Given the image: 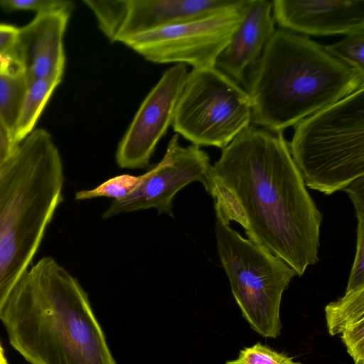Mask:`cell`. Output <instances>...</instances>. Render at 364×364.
I'll return each instance as SVG.
<instances>
[{
	"mask_svg": "<svg viewBox=\"0 0 364 364\" xmlns=\"http://www.w3.org/2000/svg\"><path fill=\"white\" fill-rule=\"evenodd\" d=\"M207 192L215 216L238 223L299 277L318 261L322 215L291 157L283 132L250 125L222 150Z\"/></svg>",
	"mask_w": 364,
	"mask_h": 364,
	"instance_id": "1",
	"label": "cell"
},
{
	"mask_svg": "<svg viewBox=\"0 0 364 364\" xmlns=\"http://www.w3.org/2000/svg\"><path fill=\"white\" fill-rule=\"evenodd\" d=\"M0 320L10 344L31 364H117L87 294L51 257L22 276Z\"/></svg>",
	"mask_w": 364,
	"mask_h": 364,
	"instance_id": "2",
	"label": "cell"
},
{
	"mask_svg": "<svg viewBox=\"0 0 364 364\" xmlns=\"http://www.w3.org/2000/svg\"><path fill=\"white\" fill-rule=\"evenodd\" d=\"M245 85L254 124L277 132L364 87V75L309 37L279 29Z\"/></svg>",
	"mask_w": 364,
	"mask_h": 364,
	"instance_id": "3",
	"label": "cell"
},
{
	"mask_svg": "<svg viewBox=\"0 0 364 364\" xmlns=\"http://www.w3.org/2000/svg\"><path fill=\"white\" fill-rule=\"evenodd\" d=\"M63 183L60 152L44 129H34L0 166V311L29 269Z\"/></svg>",
	"mask_w": 364,
	"mask_h": 364,
	"instance_id": "4",
	"label": "cell"
},
{
	"mask_svg": "<svg viewBox=\"0 0 364 364\" xmlns=\"http://www.w3.org/2000/svg\"><path fill=\"white\" fill-rule=\"evenodd\" d=\"M289 147L311 189L331 195L364 176V87L298 122Z\"/></svg>",
	"mask_w": 364,
	"mask_h": 364,
	"instance_id": "5",
	"label": "cell"
},
{
	"mask_svg": "<svg viewBox=\"0 0 364 364\" xmlns=\"http://www.w3.org/2000/svg\"><path fill=\"white\" fill-rule=\"evenodd\" d=\"M215 236L222 266L242 316L260 336L277 338L282 328V294L296 272L261 245L242 237L218 216Z\"/></svg>",
	"mask_w": 364,
	"mask_h": 364,
	"instance_id": "6",
	"label": "cell"
},
{
	"mask_svg": "<svg viewBox=\"0 0 364 364\" xmlns=\"http://www.w3.org/2000/svg\"><path fill=\"white\" fill-rule=\"evenodd\" d=\"M252 121V101L237 82L215 67L188 73L173 129L198 146H227Z\"/></svg>",
	"mask_w": 364,
	"mask_h": 364,
	"instance_id": "7",
	"label": "cell"
},
{
	"mask_svg": "<svg viewBox=\"0 0 364 364\" xmlns=\"http://www.w3.org/2000/svg\"><path fill=\"white\" fill-rule=\"evenodd\" d=\"M245 0L196 20L140 33L122 43L154 63L215 67L244 17Z\"/></svg>",
	"mask_w": 364,
	"mask_h": 364,
	"instance_id": "8",
	"label": "cell"
},
{
	"mask_svg": "<svg viewBox=\"0 0 364 364\" xmlns=\"http://www.w3.org/2000/svg\"><path fill=\"white\" fill-rule=\"evenodd\" d=\"M239 0H84L110 42L220 11Z\"/></svg>",
	"mask_w": 364,
	"mask_h": 364,
	"instance_id": "9",
	"label": "cell"
},
{
	"mask_svg": "<svg viewBox=\"0 0 364 364\" xmlns=\"http://www.w3.org/2000/svg\"><path fill=\"white\" fill-rule=\"evenodd\" d=\"M211 165L208 154L200 146H183L179 136L170 139L161 161L150 169L149 176L132 194L119 201H113L103 213L107 219L119 213L148 208L173 217V199L183 188L193 181L200 182L206 191Z\"/></svg>",
	"mask_w": 364,
	"mask_h": 364,
	"instance_id": "10",
	"label": "cell"
},
{
	"mask_svg": "<svg viewBox=\"0 0 364 364\" xmlns=\"http://www.w3.org/2000/svg\"><path fill=\"white\" fill-rule=\"evenodd\" d=\"M187 75L186 65L177 63L164 73L148 93L119 143L116 161L120 168L148 165L157 144L172 124Z\"/></svg>",
	"mask_w": 364,
	"mask_h": 364,
	"instance_id": "11",
	"label": "cell"
},
{
	"mask_svg": "<svg viewBox=\"0 0 364 364\" xmlns=\"http://www.w3.org/2000/svg\"><path fill=\"white\" fill-rule=\"evenodd\" d=\"M74 9L75 4L70 1L59 9L36 14L30 23L19 28L14 50L28 82L55 74L64 75L63 38Z\"/></svg>",
	"mask_w": 364,
	"mask_h": 364,
	"instance_id": "12",
	"label": "cell"
},
{
	"mask_svg": "<svg viewBox=\"0 0 364 364\" xmlns=\"http://www.w3.org/2000/svg\"><path fill=\"white\" fill-rule=\"evenodd\" d=\"M273 18L285 30L311 36L364 29V0H274Z\"/></svg>",
	"mask_w": 364,
	"mask_h": 364,
	"instance_id": "13",
	"label": "cell"
},
{
	"mask_svg": "<svg viewBox=\"0 0 364 364\" xmlns=\"http://www.w3.org/2000/svg\"><path fill=\"white\" fill-rule=\"evenodd\" d=\"M272 11L271 1L245 0L243 19L216 60L215 68L238 84L245 85L246 73L276 31Z\"/></svg>",
	"mask_w": 364,
	"mask_h": 364,
	"instance_id": "14",
	"label": "cell"
},
{
	"mask_svg": "<svg viewBox=\"0 0 364 364\" xmlns=\"http://www.w3.org/2000/svg\"><path fill=\"white\" fill-rule=\"evenodd\" d=\"M28 84L23 66L14 49L0 55V117L11 138Z\"/></svg>",
	"mask_w": 364,
	"mask_h": 364,
	"instance_id": "15",
	"label": "cell"
},
{
	"mask_svg": "<svg viewBox=\"0 0 364 364\" xmlns=\"http://www.w3.org/2000/svg\"><path fill=\"white\" fill-rule=\"evenodd\" d=\"M63 74H55L28 82L19 115L12 132V141L16 147L33 132L54 90L63 80Z\"/></svg>",
	"mask_w": 364,
	"mask_h": 364,
	"instance_id": "16",
	"label": "cell"
},
{
	"mask_svg": "<svg viewBox=\"0 0 364 364\" xmlns=\"http://www.w3.org/2000/svg\"><path fill=\"white\" fill-rule=\"evenodd\" d=\"M328 333L341 334L348 326L364 321V286L346 290L343 296L325 307Z\"/></svg>",
	"mask_w": 364,
	"mask_h": 364,
	"instance_id": "17",
	"label": "cell"
},
{
	"mask_svg": "<svg viewBox=\"0 0 364 364\" xmlns=\"http://www.w3.org/2000/svg\"><path fill=\"white\" fill-rule=\"evenodd\" d=\"M343 191L352 200L358 218L355 256L346 287L350 290L364 286V176L353 181Z\"/></svg>",
	"mask_w": 364,
	"mask_h": 364,
	"instance_id": "18",
	"label": "cell"
},
{
	"mask_svg": "<svg viewBox=\"0 0 364 364\" xmlns=\"http://www.w3.org/2000/svg\"><path fill=\"white\" fill-rule=\"evenodd\" d=\"M151 171L136 176L122 174L108 179L97 187L76 193V200H86L98 197L114 198L119 201L132 194L149 176Z\"/></svg>",
	"mask_w": 364,
	"mask_h": 364,
	"instance_id": "19",
	"label": "cell"
},
{
	"mask_svg": "<svg viewBox=\"0 0 364 364\" xmlns=\"http://www.w3.org/2000/svg\"><path fill=\"white\" fill-rule=\"evenodd\" d=\"M364 29L350 33L341 41L325 46L331 56L364 75Z\"/></svg>",
	"mask_w": 364,
	"mask_h": 364,
	"instance_id": "20",
	"label": "cell"
},
{
	"mask_svg": "<svg viewBox=\"0 0 364 364\" xmlns=\"http://www.w3.org/2000/svg\"><path fill=\"white\" fill-rule=\"evenodd\" d=\"M226 364H302L294 361L291 357L272 350L269 346L257 343L250 347L240 350L235 360Z\"/></svg>",
	"mask_w": 364,
	"mask_h": 364,
	"instance_id": "21",
	"label": "cell"
},
{
	"mask_svg": "<svg viewBox=\"0 0 364 364\" xmlns=\"http://www.w3.org/2000/svg\"><path fill=\"white\" fill-rule=\"evenodd\" d=\"M65 0H0V8L5 11H32L36 14L57 10L68 5Z\"/></svg>",
	"mask_w": 364,
	"mask_h": 364,
	"instance_id": "22",
	"label": "cell"
},
{
	"mask_svg": "<svg viewBox=\"0 0 364 364\" xmlns=\"http://www.w3.org/2000/svg\"><path fill=\"white\" fill-rule=\"evenodd\" d=\"M341 338L354 364H364V321L346 327Z\"/></svg>",
	"mask_w": 364,
	"mask_h": 364,
	"instance_id": "23",
	"label": "cell"
},
{
	"mask_svg": "<svg viewBox=\"0 0 364 364\" xmlns=\"http://www.w3.org/2000/svg\"><path fill=\"white\" fill-rule=\"evenodd\" d=\"M19 28L0 23V55L12 50L16 43Z\"/></svg>",
	"mask_w": 364,
	"mask_h": 364,
	"instance_id": "24",
	"label": "cell"
},
{
	"mask_svg": "<svg viewBox=\"0 0 364 364\" xmlns=\"http://www.w3.org/2000/svg\"><path fill=\"white\" fill-rule=\"evenodd\" d=\"M16 148L11 133L0 117V166L9 159Z\"/></svg>",
	"mask_w": 364,
	"mask_h": 364,
	"instance_id": "25",
	"label": "cell"
},
{
	"mask_svg": "<svg viewBox=\"0 0 364 364\" xmlns=\"http://www.w3.org/2000/svg\"><path fill=\"white\" fill-rule=\"evenodd\" d=\"M0 364H9L1 341H0Z\"/></svg>",
	"mask_w": 364,
	"mask_h": 364,
	"instance_id": "26",
	"label": "cell"
}]
</instances>
